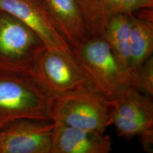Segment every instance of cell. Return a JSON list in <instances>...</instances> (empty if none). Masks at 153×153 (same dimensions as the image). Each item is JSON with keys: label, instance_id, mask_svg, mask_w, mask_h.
Masks as SVG:
<instances>
[{"label": "cell", "instance_id": "obj_1", "mask_svg": "<svg viewBox=\"0 0 153 153\" xmlns=\"http://www.w3.org/2000/svg\"><path fill=\"white\" fill-rule=\"evenodd\" d=\"M51 121L104 133L110 124L108 100L92 86H84L53 97Z\"/></svg>", "mask_w": 153, "mask_h": 153}, {"label": "cell", "instance_id": "obj_2", "mask_svg": "<svg viewBox=\"0 0 153 153\" xmlns=\"http://www.w3.org/2000/svg\"><path fill=\"white\" fill-rule=\"evenodd\" d=\"M110 124L126 140L138 136L145 151L152 152L153 103L152 98L129 86L108 100Z\"/></svg>", "mask_w": 153, "mask_h": 153}, {"label": "cell", "instance_id": "obj_3", "mask_svg": "<svg viewBox=\"0 0 153 153\" xmlns=\"http://www.w3.org/2000/svg\"><path fill=\"white\" fill-rule=\"evenodd\" d=\"M72 51L92 87L108 100L117 97L130 86L102 36L88 38L79 45L72 48Z\"/></svg>", "mask_w": 153, "mask_h": 153}, {"label": "cell", "instance_id": "obj_4", "mask_svg": "<svg viewBox=\"0 0 153 153\" xmlns=\"http://www.w3.org/2000/svg\"><path fill=\"white\" fill-rule=\"evenodd\" d=\"M45 48L44 42L28 26L0 11V69L30 76L34 62Z\"/></svg>", "mask_w": 153, "mask_h": 153}, {"label": "cell", "instance_id": "obj_5", "mask_svg": "<svg viewBox=\"0 0 153 153\" xmlns=\"http://www.w3.org/2000/svg\"><path fill=\"white\" fill-rule=\"evenodd\" d=\"M52 98L30 76H0V124L19 119H50Z\"/></svg>", "mask_w": 153, "mask_h": 153}, {"label": "cell", "instance_id": "obj_6", "mask_svg": "<svg viewBox=\"0 0 153 153\" xmlns=\"http://www.w3.org/2000/svg\"><path fill=\"white\" fill-rule=\"evenodd\" d=\"M30 76L51 98L84 86L90 80L73 55L45 48L37 57Z\"/></svg>", "mask_w": 153, "mask_h": 153}, {"label": "cell", "instance_id": "obj_7", "mask_svg": "<svg viewBox=\"0 0 153 153\" xmlns=\"http://www.w3.org/2000/svg\"><path fill=\"white\" fill-rule=\"evenodd\" d=\"M51 120L19 118L0 124V153H50Z\"/></svg>", "mask_w": 153, "mask_h": 153}, {"label": "cell", "instance_id": "obj_8", "mask_svg": "<svg viewBox=\"0 0 153 153\" xmlns=\"http://www.w3.org/2000/svg\"><path fill=\"white\" fill-rule=\"evenodd\" d=\"M0 11L12 15L28 26L47 48L73 55L72 48L55 28L42 0H0Z\"/></svg>", "mask_w": 153, "mask_h": 153}, {"label": "cell", "instance_id": "obj_9", "mask_svg": "<svg viewBox=\"0 0 153 153\" xmlns=\"http://www.w3.org/2000/svg\"><path fill=\"white\" fill-rule=\"evenodd\" d=\"M50 153H108L112 140L105 133L54 122Z\"/></svg>", "mask_w": 153, "mask_h": 153}, {"label": "cell", "instance_id": "obj_10", "mask_svg": "<svg viewBox=\"0 0 153 153\" xmlns=\"http://www.w3.org/2000/svg\"><path fill=\"white\" fill-rule=\"evenodd\" d=\"M89 37L102 36L110 19L153 7V0H77Z\"/></svg>", "mask_w": 153, "mask_h": 153}, {"label": "cell", "instance_id": "obj_11", "mask_svg": "<svg viewBox=\"0 0 153 153\" xmlns=\"http://www.w3.org/2000/svg\"><path fill=\"white\" fill-rule=\"evenodd\" d=\"M55 28L71 48L89 38L77 0H42Z\"/></svg>", "mask_w": 153, "mask_h": 153}, {"label": "cell", "instance_id": "obj_12", "mask_svg": "<svg viewBox=\"0 0 153 153\" xmlns=\"http://www.w3.org/2000/svg\"><path fill=\"white\" fill-rule=\"evenodd\" d=\"M133 13L116 15L107 24L102 36L107 41L118 68L131 86L130 33Z\"/></svg>", "mask_w": 153, "mask_h": 153}, {"label": "cell", "instance_id": "obj_13", "mask_svg": "<svg viewBox=\"0 0 153 153\" xmlns=\"http://www.w3.org/2000/svg\"><path fill=\"white\" fill-rule=\"evenodd\" d=\"M131 67L133 74L152 56L153 21L140 18L133 13L130 33Z\"/></svg>", "mask_w": 153, "mask_h": 153}, {"label": "cell", "instance_id": "obj_14", "mask_svg": "<svg viewBox=\"0 0 153 153\" xmlns=\"http://www.w3.org/2000/svg\"><path fill=\"white\" fill-rule=\"evenodd\" d=\"M131 87L143 94L152 98L153 96V57L143 63L132 76Z\"/></svg>", "mask_w": 153, "mask_h": 153}]
</instances>
